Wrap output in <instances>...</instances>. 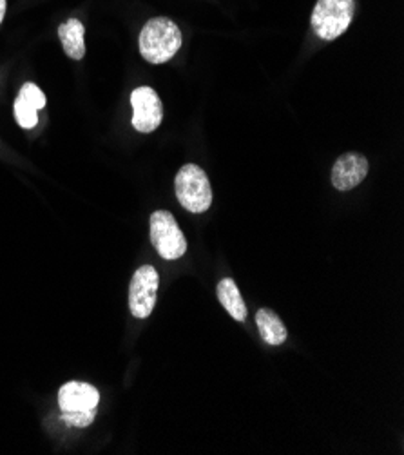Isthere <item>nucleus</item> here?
Masks as SVG:
<instances>
[{
    "instance_id": "obj_9",
    "label": "nucleus",
    "mask_w": 404,
    "mask_h": 455,
    "mask_svg": "<svg viewBox=\"0 0 404 455\" xmlns=\"http://www.w3.org/2000/svg\"><path fill=\"white\" fill-rule=\"evenodd\" d=\"M256 325H257V331H259V336L263 338V341L273 345V347L283 345L289 338V332H287L283 322L280 320V315L276 312H273L271 308L257 310Z\"/></svg>"
},
{
    "instance_id": "obj_4",
    "label": "nucleus",
    "mask_w": 404,
    "mask_h": 455,
    "mask_svg": "<svg viewBox=\"0 0 404 455\" xmlns=\"http://www.w3.org/2000/svg\"><path fill=\"white\" fill-rule=\"evenodd\" d=\"M151 242L156 252L167 261L179 259L187 252V240L169 211L151 214Z\"/></svg>"
},
{
    "instance_id": "obj_5",
    "label": "nucleus",
    "mask_w": 404,
    "mask_h": 455,
    "mask_svg": "<svg viewBox=\"0 0 404 455\" xmlns=\"http://www.w3.org/2000/svg\"><path fill=\"white\" fill-rule=\"evenodd\" d=\"M160 287V276L153 265H144L132 275L129 285V310L139 320H147L151 315Z\"/></svg>"
},
{
    "instance_id": "obj_6",
    "label": "nucleus",
    "mask_w": 404,
    "mask_h": 455,
    "mask_svg": "<svg viewBox=\"0 0 404 455\" xmlns=\"http://www.w3.org/2000/svg\"><path fill=\"white\" fill-rule=\"evenodd\" d=\"M132 127L139 132H153L163 120V106L153 87H139L131 93Z\"/></svg>"
},
{
    "instance_id": "obj_7",
    "label": "nucleus",
    "mask_w": 404,
    "mask_h": 455,
    "mask_svg": "<svg viewBox=\"0 0 404 455\" xmlns=\"http://www.w3.org/2000/svg\"><path fill=\"white\" fill-rule=\"evenodd\" d=\"M99 403H100V394L93 385L89 383L69 381L59 390V404H60L62 414L91 412V411H97Z\"/></svg>"
},
{
    "instance_id": "obj_11",
    "label": "nucleus",
    "mask_w": 404,
    "mask_h": 455,
    "mask_svg": "<svg viewBox=\"0 0 404 455\" xmlns=\"http://www.w3.org/2000/svg\"><path fill=\"white\" fill-rule=\"evenodd\" d=\"M216 294H218L219 303L226 307V310L234 317L236 322L247 320V305H245L242 292H240L238 285L234 283V280H231V278L221 280L216 287Z\"/></svg>"
},
{
    "instance_id": "obj_8",
    "label": "nucleus",
    "mask_w": 404,
    "mask_h": 455,
    "mask_svg": "<svg viewBox=\"0 0 404 455\" xmlns=\"http://www.w3.org/2000/svg\"><path fill=\"white\" fill-rule=\"evenodd\" d=\"M368 174V160L359 153H346L339 156L332 167V186L337 191H350L357 188Z\"/></svg>"
},
{
    "instance_id": "obj_10",
    "label": "nucleus",
    "mask_w": 404,
    "mask_h": 455,
    "mask_svg": "<svg viewBox=\"0 0 404 455\" xmlns=\"http://www.w3.org/2000/svg\"><path fill=\"white\" fill-rule=\"evenodd\" d=\"M83 24L78 19H69L66 24L59 28V36L64 45V52L73 60H82L85 55V42H83Z\"/></svg>"
},
{
    "instance_id": "obj_1",
    "label": "nucleus",
    "mask_w": 404,
    "mask_h": 455,
    "mask_svg": "<svg viewBox=\"0 0 404 455\" xmlns=\"http://www.w3.org/2000/svg\"><path fill=\"white\" fill-rule=\"evenodd\" d=\"M182 48V31L165 19L156 17L149 20L140 33V53L151 64L169 62Z\"/></svg>"
},
{
    "instance_id": "obj_13",
    "label": "nucleus",
    "mask_w": 404,
    "mask_h": 455,
    "mask_svg": "<svg viewBox=\"0 0 404 455\" xmlns=\"http://www.w3.org/2000/svg\"><path fill=\"white\" fill-rule=\"evenodd\" d=\"M15 118H17L19 125L24 129H33L38 124L36 111L20 99L15 100Z\"/></svg>"
},
{
    "instance_id": "obj_3",
    "label": "nucleus",
    "mask_w": 404,
    "mask_h": 455,
    "mask_svg": "<svg viewBox=\"0 0 404 455\" xmlns=\"http://www.w3.org/2000/svg\"><path fill=\"white\" fill-rule=\"evenodd\" d=\"M353 0H318L312 13V28L323 40H336L352 24Z\"/></svg>"
},
{
    "instance_id": "obj_15",
    "label": "nucleus",
    "mask_w": 404,
    "mask_h": 455,
    "mask_svg": "<svg viewBox=\"0 0 404 455\" xmlns=\"http://www.w3.org/2000/svg\"><path fill=\"white\" fill-rule=\"evenodd\" d=\"M6 15V0H0V24H3Z\"/></svg>"
},
{
    "instance_id": "obj_12",
    "label": "nucleus",
    "mask_w": 404,
    "mask_h": 455,
    "mask_svg": "<svg viewBox=\"0 0 404 455\" xmlns=\"http://www.w3.org/2000/svg\"><path fill=\"white\" fill-rule=\"evenodd\" d=\"M19 99L24 100L28 106H31L35 111L46 108V97H44V93L35 84H24L20 89Z\"/></svg>"
},
{
    "instance_id": "obj_14",
    "label": "nucleus",
    "mask_w": 404,
    "mask_h": 455,
    "mask_svg": "<svg viewBox=\"0 0 404 455\" xmlns=\"http://www.w3.org/2000/svg\"><path fill=\"white\" fill-rule=\"evenodd\" d=\"M95 416H97V411H91V412H67V414H62V421L67 427L85 428L95 421Z\"/></svg>"
},
{
    "instance_id": "obj_2",
    "label": "nucleus",
    "mask_w": 404,
    "mask_h": 455,
    "mask_svg": "<svg viewBox=\"0 0 404 455\" xmlns=\"http://www.w3.org/2000/svg\"><path fill=\"white\" fill-rule=\"evenodd\" d=\"M176 198L186 211L202 214L212 204V189L205 171L196 164H187L178 171L174 180Z\"/></svg>"
}]
</instances>
